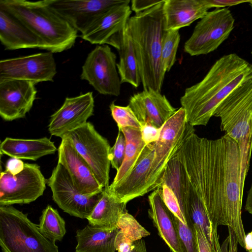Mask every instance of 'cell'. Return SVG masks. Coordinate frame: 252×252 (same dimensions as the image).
Here are the masks:
<instances>
[{"label": "cell", "mask_w": 252, "mask_h": 252, "mask_svg": "<svg viewBox=\"0 0 252 252\" xmlns=\"http://www.w3.org/2000/svg\"><path fill=\"white\" fill-rule=\"evenodd\" d=\"M176 153L212 221L231 228L245 248L237 143L226 134L216 139L199 137L189 124Z\"/></svg>", "instance_id": "6da1fadb"}, {"label": "cell", "mask_w": 252, "mask_h": 252, "mask_svg": "<svg viewBox=\"0 0 252 252\" xmlns=\"http://www.w3.org/2000/svg\"><path fill=\"white\" fill-rule=\"evenodd\" d=\"M252 79V64L236 54L224 55L180 98L188 124L206 126L219 105L238 86Z\"/></svg>", "instance_id": "7a4b0ae2"}, {"label": "cell", "mask_w": 252, "mask_h": 252, "mask_svg": "<svg viewBox=\"0 0 252 252\" xmlns=\"http://www.w3.org/2000/svg\"><path fill=\"white\" fill-rule=\"evenodd\" d=\"M165 0L130 17L126 25L136 53L143 90L159 92L165 74L161 61Z\"/></svg>", "instance_id": "3957f363"}, {"label": "cell", "mask_w": 252, "mask_h": 252, "mask_svg": "<svg viewBox=\"0 0 252 252\" xmlns=\"http://www.w3.org/2000/svg\"><path fill=\"white\" fill-rule=\"evenodd\" d=\"M50 0H0V7L22 22L44 43L46 50L59 53L71 48L78 31L51 7Z\"/></svg>", "instance_id": "277c9868"}, {"label": "cell", "mask_w": 252, "mask_h": 252, "mask_svg": "<svg viewBox=\"0 0 252 252\" xmlns=\"http://www.w3.org/2000/svg\"><path fill=\"white\" fill-rule=\"evenodd\" d=\"M220 129L238 144L241 156V186L244 191L252 151V79L235 89L217 107L214 116Z\"/></svg>", "instance_id": "5b68a950"}, {"label": "cell", "mask_w": 252, "mask_h": 252, "mask_svg": "<svg viewBox=\"0 0 252 252\" xmlns=\"http://www.w3.org/2000/svg\"><path fill=\"white\" fill-rule=\"evenodd\" d=\"M0 246L3 252H59L27 214L10 206H0Z\"/></svg>", "instance_id": "8992f818"}, {"label": "cell", "mask_w": 252, "mask_h": 252, "mask_svg": "<svg viewBox=\"0 0 252 252\" xmlns=\"http://www.w3.org/2000/svg\"><path fill=\"white\" fill-rule=\"evenodd\" d=\"M235 19L227 8L208 12L197 23L185 42V52L191 56L207 55L217 49L229 36Z\"/></svg>", "instance_id": "52a82bcc"}, {"label": "cell", "mask_w": 252, "mask_h": 252, "mask_svg": "<svg viewBox=\"0 0 252 252\" xmlns=\"http://www.w3.org/2000/svg\"><path fill=\"white\" fill-rule=\"evenodd\" d=\"M64 136L70 140L78 153L89 164L103 189H108L110 186L111 147L107 140L90 122L69 132Z\"/></svg>", "instance_id": "ba28073f"}, {"label": "cell", "mask_w": 252, "mask_h": 252, "mask_svg": "<svg viewBox=\"0 0 252 252\" xmlns=\"http://www.w3.org/2000/svg\"><path fill=\"white\" fill-rule=\"evenodd\" d=\"M188 125L186 110L181 107L161 128L155 143L154 156L148 177V192L160 188L166 165L183 140Z\"/></svg>", "instance_id": "9c48e42d"}, {"label": "cell", "mask_w": 252, "mask_h": 252, "mask_svg": "<svg viewBox=\"0 0 252 252\" xmlns=\"http://www.w3.org/2000/svg\"><path fill=\"white\" fill-rule=\"evenodd\" d=\"M116 56L107 45H98L88 55L80 77L95 91L104 95L119 96L121 82Z\"/></svg>", "instance_id": "30bf717a"}, {"label": "cell", "mask_w": 252, "mask_h": 252, "mask_svg": "<svg viewBox=\"0 0 252 252\" xmlns=\"http://www.w3.org/2000/svg\"><path fill=\"white\" fill-rule=\"evenodd\" d=\"M46 181L40 167L25 163L23 170L16 175L1 171L0 177V205L28 204L42 195Z\"/></svg>", "instance_id": "8fae6325"}, {"label": "cell", "mask_w": 252, "mask_h": 252, "mask_svg": "<svg viewBox=\"0 0 252 252\" xmlns=\"http://www.w3.org/2000/svg\"><path fill=\"white\" fill-rule=\"evenodd\" d=\"M46 183L54 202L70 215L87 219L98 202L100 193L89 196L82 194L74 185L64 167L58 162Z\"/></svg>", "instance_id": "7c38bea8"}, {"label": "cell", "mask_w": 252, "mask_h": 252, "mask_svg": "<svg viewBox=\"0 0 252 252\" xmlns=\"http://www.w3.org/2000/svg\"><path fill=\"white\" fill-rule=\"evenodd\" d=\"M56 73L55 60L49 51L0 61V81L23 80L36 84L53 81Z\"/></svg>", "instance_id": "4fadbf2b"}, {"label": "cell", "mask_w": 252, "mask_h": 252, "mask_svg": "<svg viewBox=\"0 0 252 252\" xmlns=\"http://www.w3.org/2000/svg\"><path fill=\"white\" fill-rule=\"evenodd\" d=\"M94 103L92 92L66 97L62 106L51 116L48 125L51 135L62 139L66 133L85 125L93 115Z\"/></svg>", "instance_id": "5bb4252c"}, {"label": "cell", "mask_w": 252, "mask_h": 252, "mask_svg": "<svg viewBox=\"0 0 252 252\" xmlns=\"http://www.w3.org/2000/svg\"><path fill=\"white\" fill-rule=\"evenodd\" d=\"M58 162L64 167L74 185L82 194L92 196L101 193L104 189L89 164L65 136L62 138L58 148Z\"/></svg>", "instance_id": "9a60e30c"}, {"label": "cell", "mask_w": 252, "mask_h": 252, "mask_svg": "<svg viewBox=\"0 0 252 252\" xmlns=\"http://www.w3.org/2000/svg\"><path fill=\"white\" fill-rule=\"evenodd\" d=\"M129 0H50L52 8L78 32H84L100 14Z\"/></svg>", "instance_id": "2e32d148"}, {"label": "cell", "mask_w": 252, "mask_h": 252, "mask_svg": "<svg viewBox=\"0 0 252 252\" xmlns=\"http://www.w3.org/2000/svg\"><path fill=\"white\" fill-rule=\"evenodd\" d=\"M155 143L147 145L128 174L117 183H112L106 189L119 201L127 203L148 192V177L154 156Z\"/></svg>", "instance_id": "e0dca14e"}, {"label": "cell", "mask_w": 252, "mask_h": 252, "mask_svg": "<svg viewBox=\"0 0 252 252\" xmlns=\"http://www.w3.org/2000/svg\"><path fill=\"white\" fill-rule=\"evenodd\" d=\"M35 85L23 80L0 81V115L4 120L25 117L36 98Z\"/></svg>", "instance_id": "ac0fdd59"}, {"label": "cell", "mask_w": 252, "mask_h": 252, "mask_svg": "<svg viewBox=\"0 0 252 252\" xmlns=\"http://www.w3.org/2000/svg\"><path fill=\"white\" fill-rule=\"evenodd\" d=\"M128 105L142 126L149 123L159 128L177 111L164 95L152 89L131 96Z\"/></svg>", "instance_id": "d6986e66"}, {"label": "cell", "mask_w": 252, "mask_h": 252, "mask_svg": "<svg viewBox=\"0 0 252 252\" xmlns=\"http://www.w3.org/2000/svg\"><path fill=\"white\" fill-rule=\"evenodd\" d=\"M130 1L111 7L100 14L81 33L80 37L92 44H107L126 27L131 14Z\"/></svg>", "instance_id": "ffe728a7"}, {"label": "cell", "mask_w": 252, "mask_h": 252, "mask_svg": "<svg viewBox=\"0 0 252 252\" xmlns=\"http://www.w3.org/2000/svg\"><path fill=\"white\" fill-rule=\"evenodd\" d=\"M0 40L5 50L38 48L46 50L43 42L22 22L0 7Z\"/></svg>", "instance_id": "44dd1931"}, {"label": "cell", "mask_w": 252, "mask_h": 252, "mask_svg": "<svg viewBox=\"0 0 252 252\" xmlns=\"http://www.w3.org/2000/svg\"><path fill=\"white\" fill-rule=\"evenodd\" d=\"M184 214L188 225L196 226L201 231L211 252H221L218 226L211 220L202 200L189 180L185 199Z\"/></svg>", "instance_id": "7402d4cb"}, {"label": "cell", "mask_w": 252, "mask_h": 252, "mask_svg": "<svg viewBox=\"0 0 252 252\" xmlns=\"http://www.w3.org/2000/svg\"><path fill=\"white\" fill-rule=\"evenodd\" d=\"M211 8L207 0H165V30H179L203 17Z\"/></svg>", "instance_id": "603a6c76"}, {"label": "cell", "mask_w": 252, "mask_h": 252, "mask_svg": "<svg viewBox=\"0 0 252 252\" xmlns=\"http://www.w3.org/2000/svg\"><path fill=\"white\" fill-rule=\"evenodd\" d=\"M115 48L119 53L117 63L122 83L130 84L137 88L141 83L137 59L132 40L126 27L112 36L107 43Z\"/></svg>", "instance_id": "cb8c5ba5"}, {"label": "cell", "mask_w": 252, "mask_h": 252, "mask_svg": "<svg viewBox=\"0 0 252 252\" xmlns=\"http://www.w3.org/2000/svg\"><path fill=\"white\" fill-rule=\"evenodd\" d=\"M148 201L150 206L149 216L159 236L172 252H181L172 212L163 201L161 189L153 190L148 196Z\"/></svg>", "instance_id": "d4e9b609"}, {"label": "cell", "mask_w": 252, "mask_h": 252, "mask_svg": "<svg viewBox=\"0 0 252 252\" xmlns=\"http://www.w3.org/2000/svg\"><path fill=\"white\" fill-rule=\"evenodd\" d=\"M54 143L45 137L38 139L6 137L0 144L1 154L19 159L36 160L57 151Z\"/></svg>", "instance_id": "484cf974"}, {"label": "cell", "mask_w": 252, "mask_h": 252, "mask_svg": "<svg viewBox=\"0 0 252 252\" xmlns=\"http://www.w3.org/2000/svg\"><path fill=\"white\" fill-rule=\"evenodd\" d=\"M118 227L106 228L87 225L76 231V252H115Z\"/></svg>", "instance_id": "4316f807"}, {"label": "cell", "mask_w": 252, "mask_h": 252, "mask_svg": "<svg viewBox=\"0 0 252 252\" xmlns=\"http://www.w3.org/2000/svg\"><path fill=\"white\" fill-rule=\"evenodd\" d=\"M126 204L104 189L92 212L87 218L89 224L99 227H117L121 216L127 212Z\"/></svg>", "instance_id": "83f0119b"}, {"label": "cell", "mask_w": 252, "mask_h": 252, "mask_svg": "<svg viewBox=\"0 0 252 252\" xmlns=\"http://www.w3.org/2000/svg\"><path fill=\"white\" fill-rule=\"evenodd\" d=\"M189 184V179L186 171L175 153L166 165L161 185H166L174 192L183 214Z\"/></svg>", "instance_id": "f1b7e54d"}, {"label": "cell", "mask_w": 252, "mask_h": 252, "mask_svg": "<svg viewBox=\"0 0 252 252\" xmlns=\"http://www.w3.org/2000/svg\"><path fill=\"white\" fill-rule=\"evenodd\" d=\"M126 139L125 155L123 163L117 171L112 183H116L125 177L134 166L146 146L143 141L141 129L125 127L119 129Z\"/></svg>", "instance_id": "f546056e"}, {"label": "cell", "mask_w": 252, "mask_h": 252, "mask_svg": "<svg viewBox=\"0 0 252 252\" xmlns=\"http://www.w3.org/2000/svg\"><path fill=\"white\" fill-rule=\"evenodd\" d=\"M65 223L58 211L48 205L42 212L38 225L41 233L54 244L61 241L66 233Z\"/></svg>", "instance_id": "4dcf8cb0"}, {"label": "cell", "mask_w": 252, "mask_h": 252, "mask_svg": "<svg viewBox=\"0 0 252 252\" xmlns=\"http://www.w3.org/2000/svg\"><path fill=\"white\" fill-rule=\"evenodd\" d=\"M179 30H165L162 43L161 61L166 72L170 71L176 61L180 41Z\"/></svg>", "instance_id": "1f68e13d"}, {"label": "cell", "mask_w": 252, "mask_h": 252, "mask_svg": "<svg viewBox=\"0 0 252 252\" xmlns=\"http://www.w3.org/2000/svg\"><path fill=\"white\" fill-rule=\"evenodd\" d=\"M177 230L181 252H199L195 226L183 223L172 213Z\"/></svg>", "instance_id": "d6a6232c"}, {"label": "cell", "mask_w": 252, "mask_h": 252, "mask_svg": "<svg viewBox=\"0 0 252 252\" xmlns=\"http://www.w3.org/2000/svg\"><path fill=\"white\" fill-rule=\"evenodd\" d=\"M117 227L132 242L142 239L143 238L150 235V232L127 212L121 216L117 223Z\"/></svg>", "instance_id": "836d02e7"}, {"label": "cell", "mask_w": 252, "mask_h": 252, "mask_svg": "<svg viewBox=\"0 0 252 252\" xmlns=\"http://www.w3.org/2000/svg\"><path fill=\"white\" fill-rule=\"evenodd\" d=\"M109 108L111 115L117 123L119 129L125 127L141 129L142 124L128 105L122 106L112 102Z\"/></svg>", "instance_id": "e575fe53"}, {"label": "cell", "mask_w": 252, "mask_h": 252, "mask_svg": "<svg viewBox=\"0 0 252 252\" xmlns=\"http://www.w3.org/2000/svg\"><path fill=\"white\" fill-rule=\"evenodd\" d=\"M126 139L123 133L119 130L114 145L111 148L109 159L112 167L117 171L122 166L125 155Z\"/></svg>", "instance_id": "d590c367"}, {"label": "cell", "mask_w": 252, "mask_h": 252, "mask_svg": "<svg viewBox=\"0 0 252 252\" xmlns=\"http://www.w3.org/2000/svg\"><path fill=\"white\" fill-rule=\"evenodd\" d=\"M160 188L162 190L163 199L166 206L183 223L187 224L177 198L174 192L164 184L162 185Z\"/></svg>", "instance_id": "8d00e7d4"}, {"label": "cell", "mask_w": 252, "mask_h": 252, "mask_svg": "<svg viewBox=\"0 0 252 252\" xmlns=\"http://www.w3.org/2000/svg\"><path fill=\"white\" fill-rule=\"evenodd\" d=\"M161 128L146 123L142 125L141 129L142 137L146 145L155 143L158 139Z\"/></svg>", "instance_id": "74e56055"}, {"label": "cell", "mask_w": 252, "mask_h": 252, "mask_svg": "<svg viewBox=\"0 0 252 252\" xmlns=\"http://www.w3.org/2000/svg\"><path fill=\"white\" fill-rule=\"evenodd\" d=\"M133 242L122 231L120 230L115 238L116 250L118 252H131Z\"/></svg>", "instance_id": "f35d334b"}, {"label": "cell", "mask_w": 252, "mask_h": 252, "mask_svg": "<svg viewBox=\"0 0 252 252\" xmlns=\"http://www.w3.org/2000/svg\"><path fill=\"white\" fill-rule=\"evenodd\" d=\"M228 228V235L221 245V252H237L238 241L234 231Z\"/></svg>", "instance_id": "ab89813d"}, {"label": "cell", "mask_w": 252, "mask_h": 252, "mask_svg": "<svg viewBox=\"0 0 252 252\" xmlns=\"http://www.w3.org/2000/svg\"><path fill=\"white\" fill-rule=\"evenodd\" d=\"M163 1V0H132L131 1V9L137 14L148 10Z\"/></svg>", "instance_id": "60d3db41"}, {"label": "cell", "mask_w": 252, "mask_h": 252, "mask_svg": "<svg viewBox=\"0 0 252 252\" xmlns=\"http://www.w3.org/2000/svg\"><path fill=\"white\" fill-rule=\"evenodd\" d=\"M25 167V163L20 159L10 158L5 165V171L15 176L21 172Z\"/></svg>", "instance_id": "b9f144b4"}, {"label": "cell", "mask_w": 252, "mask_h": 252, "mask_svg": "<svg viewBox=\"0 0 252 252\" xmlns=\"http://www.w3.org/2000/svg\"><path fill=\"white\" fill-rule=\"evenodd\" d=\"M207 1L211 8L215 7L217 8H225L226 6H230L249 2V0H207Z\"/></svg>", "instance_id": "7bdbcfd3"}, {"label": "cell", "mask_w": 252, "mask_h": 252, "mask_svg": "<svg viewBox=\"0 0 252 252\" xmlns=\"http://www.w3.org/2000/svg\"><path fill=\"white\" fill-rule=\"evenodd\" d=\"M194 226L197 239L199 252H212L209 244L201 231L197 226Z\"/></svg>", "instance_id": "ee69618b"}, {"label": "cell", "mask_w": 252, "mask_h": 252, "mask_svg": "<svg viewBox=\"0 0 252 252\" xmlns=\"http://www.w3.org/2000/svg\"><path fill=\"white\" fill-rule=\"evenodd\" d=\"M131 252H147L145 242L143 239L133 242Z\"/></svg>", "instance_id": "f6af8a7d"}, {"label": "cell", "mask_w": 252, "mask_h": 252, "mask_svg": "<svg viewBox=\"0 0 252 252\" xmlns=\"http://www.w3.org/2000/svg\"><path fill=\"white\" fill-rule=\"evenodd\" d=\"M245 209L252 215V184L248 192Z\"/></svg>", "instance_id": "bcb514c9"}, {"label": "cell", "mask_w": 252, "mask_h": 252, "mask_svg": "<svg viewBox=\"0 0 252 252\" xmlns=\"http://www.w3.org/2000/svg\"><path fill=\"white\" fill-rule=\"evenodd\" d=\"M245 249L247 252H252V231L246 235Z\"/></svg>", "instance_id": "7dc6e473"}, {"label": "cell", "mask_w": 252, "mask_h": 252, "mask_svg": "<svg viewBox=\"0 0 252 252\" xmlns=\"http://www.w3.org/2000/svg\"><path fill=\"white\" fill-rule=\"evenodd\" d=\"M249 3V4H250V5L251 6V7L252 8V0H250Z\"/></svg>", "instance_id": "c3c4849f"}, {"label": "cell", "mask_w": 252, "mask_h": 252, "mask_svg": "<svg viewBox=\"0 0 252 252\" xmlns=\"http://www.w3.org/2000/svg\"></svg>", "instance_id": "681fc988"}]
</instances>
